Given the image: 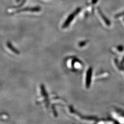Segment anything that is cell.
<instances>
[{
	"label": "cell",
	"mask_w": 124,
	"mask_h": 124,
	"mask_svg": "<svg viewBox=\"0 0 124 124\" xmlns=\"http://www.w3.org/2000/svg\"><path fill=\"white\" fill-rule=\"evenodd\" d=\"M76 14H77L75 13V12L74 13L71 14V15H70V16L69 17V18H68V19H67L65 23H64L63 27H66L68 26L69 25V24H70V23L71 22V21L74 19V17H75V16Z\"/></svg>",
	"instance_id": "obj_1"
},
{
	"label": "cell",
	"mask_w": 124,
	"mask_h": 124,
	"mask_svg": "<svg viewBox=\"0 0 124 124\" xmlns=\"http://www.w3.org/2000/svg\"><path fill=\"white\" fill-rule=\"evenodd\" d=\"M98 13H99L100 15V16H101V17L103 18V19L104 20H105V21L106 23L107 24H108V23L109 24V22L107 21V19L105 18V17H104V15L103 14V13H102V12L100 11V10L99 9H98Z\"/></svg>",
	"instance_id": "obj_2"
},
{
	"label": "cell",
	"mask_w": 124,
	"mask_h": 124,
	"mask_svg": "<svg viewBox=\"0 0 124 124\" xmlns=\"http://www.w3.org/2000/svg\"><path fill=\"white\" fill-rule=\"evenodd\" d=\"M97 1H98V0H92V3L94 4L96 3Z\"/></svg>",
	"instance_id": "obj_3"
}]
</instances>
